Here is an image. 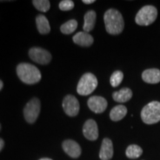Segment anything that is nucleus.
Here are the masks:
<instances>
[{
    "label": "nucleus",
    "mask_w": 160,
    "mask_h": 160,
    "mask_svg": "<svg viewBox=\"0 0 160 160\" xmlns=\"http://www.w3.org/2000/svg\"><path fill=\"white\" fill-rule=\"evenodd\" d=\"M105 29L111 35H118L124 30L125 22L122 15L116 9H109L104 14Z\"/></svg>",
    "instance_id": "nucleus-1"
},
{
    "label": "nucleus",
    "mask_w": 160,
    "mask_h": 160,
    "mask_svg": "<svg viewBox=\"0 0 160 160\" xmlns=\"http://www.w3.org/2000/svg\"><path fill=\"white\" fill-rule=\"evenodd\" d=\"M17 73L22 82L28 85H33L41 80V72L34 65L29 63H20L17 65Z\"/></svg>",
    "instance_id": "nucleus-2"
},
{
    "label": "nucleus",
    "mask_w": 160,
    "mask_h": 160,
    "mask_svg": "<svg viewBox=\"0 0 160 160\" xmlns=\"http://www.w3.org/2000/svg\"><path fill=\"white\" fill-rule=\"evenodd\" d=\"M141 119L145 124L153 125L160 121V102H151L145 105L141 111Z\"/></svg>",
    "instance_id": "nucleus-3"
},
{
    "label": "nucleus",
    "mask_w": 160,
    "mask_h": 160,
    "mask_svg": "<svg viewBox=\"0 0 160 160\" xmlns=\"http://www.w3.org/2000/svg\"><path fill=\"white\" fill-rule=\"evenodd\" d=\"M98 85V80L93 73H86L79 79L77 85V93L82 96L91 94Z\"/></svg>",
    "instance_id": "nucleus-4"
},
{
    "label": "nucleus",
    "mask_w": 160,
    "mask_h": 160,
    "mask_svg": "<svg viewBox=\"0 0 160 160\" xmlns=\"http://www.w3.org/2000/svg\"><path fill=\"white\" fill-rule=\"evenodd\" d=\"M157 9L154 6L146 5L138 11L135 21L137 25L148 26L154 22L157 17Z\"/></svg>",
    "instance_id": "nucleus-5"
},
{
    "label": "nucleus",
    "mask_w": 160,
    "mask_h": 160,
    "mask_svg": "<svg viewBox=\"0 0 160 160\" xmlns=\"http://www.w3.org/2000/svg\"><path fill=\"white\" fill-rule=\"evenodd\" d=\"M41 104L38 98H33L26 104L24 108L23 113L26 122L30 124L34 123L37 121L40 113Z\"/></svg>",
    "instance_id": "nucleus-6"
},
{
    "label": "nucleus",
    "mask_w": 160,
    "mask_h": 160,
    "mask_svg": "<svg viewBox=\"0 0 160 160\" xmlns=\"http://www.w3.org/2000/svg\"><path fill=\"white\" fill-rule=\"evenodd\" d=\"M28 55L31 60L40 65H47L52 59L51 54L47 50L39 47H34L30 49Z\"/></svg>",
    "instance_id": "nucleus-7"
},
{
    "label": "nucleus",
    "mask_w": 160,
    "mask_h": 160,
    "mask_svg": "<svg viewBox=\"0 0 160 160\" xmlns=\"http://www.w3.org/2000/svg\"><path fill=\"white\" fill-rule=\"evenodd\" d=\"M62 108L65 113L69 117H76L79 112V102L73 95H67L64 98Z\"/></svg>",
    "instance_id": "nucleus-8"
},
{
    "label": "nucleus",
    "mask_w": 160,
    "mask_h": 160,
    "mask_svg": "<svg viewBox=\"0 0 160 160\" xmlns=\"http://www.w3.org/2000/svg\"><path fill=\"white\" fill-rule=\"evenodd\" d=\"M88 106L95 113H101L107 108L108 102L104 97L93 96L88 100Z\"/></svg>",
    "instance_id": "nucleus-9"
},
{
    "label": "nucleus",
    "mask_w": 160,
    "mask_h": 160,
    "mask_svg": "<svg viewBox=\"0 0 160 160\" xmlns=\"http://www.w3.org/2000/svg\"><path fill=\"white\" fill-rule=\"evenodd\" d=\"M83 134L90 141H95L99 137V130L97 124L93 119H88L85 122L82 128Z\"/></svg>",
    "instance_id": "nucleus-10"
},
{
    "label": "nucleus",
    "mask_w": 160,
    "mask_h": 160,
    "mask_svg": "<svg viewBox=\"0 0 160 160\" xmlns=\"http://www.w3.org/2000/svg\"><path fill=\"white\" fill-rule=\"evenodd\" d=\"M62 148L64 151L67 153L69 157L72 158L79 157L82 153V149L80 145L77 142L71 139H67L62 142Z\"/></svg>",
    "instance_id": "nucleus-11"
},
{
    "label": "nucleus",
    "mask_w": 160,
    "mask_h": 160,
    "mask_svg": "<svg viewBox=\"0 0 160 160\" xmlns=\"http://www.w3.org/2000/svg\"><path fill=\"white\" fill-rule=\"evenodd\" d=\"M113 156V142L108 138H105L102 142L99 151V158L101 160H110Z\"/></svg>",
    "instance_id": "nucleus-12"
},
{
    "label": "nucleus",
    "mask_w": 160,
    "mask_h": 160,
    "mask_svg": "<svg viewBox=\"0 0 160 160\" xmlns=\"http://www.w3.org/2000/svg\"><path fill=\"white\" fill-rule=\"evenodd\" d=\"M73 42L82 47H89L93 43V38L86 32H78L73 37Z\"/></svg>",
    "instance_id": "nucleus-13"
},
{
    "label": "nucleus",
    "mask_w": 160,
    "mask_h": 160,
    "mask_svg": "<svg viewBox=\"0 0 160 160\" xmlns=\"http://www.w3.org/2000/svg\"><path fill=\"white\" fill-rule=\"evenodd\" d=\"M143 81L149 84H157L160 82V71L157 68L148 69L142 74Z\"/></svg>",
    "instance_id": "nucleus-14"
},
{
    "label": "nucleus",
    "mask_w": 160,
    "mask_h": 160,
    "mask_svg": "<svg viewBox=\"0 0 160 160\" xmlns=\"http://www.w3.org/2000/svg\"><path fill=\"white\" fill-rule=\"evenodd\" d=\"M133 96V92L128 88H124L119 90V91H116L113 93L112 97L114 101L119 103H124L129 101Z\"/></svg>",
    "instance_id": "nucleus-15"
},
{
    "label": "nucleus",
    "mask_w": 160,
    "mask_h": 160,
    "mask_svg": "<svg viewBox=\"0 0 160 160\" xmlns=\"http://www.w3.org/2000/svg\"><path fill=\"white\" fill-rule=\"evenodd\" d=\"M96 19H97V13L94 11H89L85 13L84 17L83 26V30L85 32L88 33L94 28Z\"/></svg>",
    "instance_id": "nucleus-16"
},
{
    "label": "nucleus",
    "mask_w": 160,
    "mask_h": 160,
    "mask_svg": "<svg viewBox=\"0 0 160 160\" xmlns=\"http://www.w3.org/2000/svg\"><path fill=\"white\" fill-rule=\"evenodd\" d=\"M36 23L38 31L41 34H48L51 31V26L45 16L39 14L36 18Z\"/></svg>",
    "instance_id": "nucleus-17"
},
{
    "label": "nucleus",
    "mask_w": 160,
    "mask_h": 160,
    "mask_svg": "<svg viewBox=\"0 0 160 160\" xmlns=\"http://www.w3.org/2000/svg\"><path fill=\"white\" fill-rule=\"evenodd\" d=\"M128 113L127 108L122 105H119L113 108L110 112V118L112 121L118 122L122 119Z\"/></svg>",
    "instance_id": "nucleus-18"
},
{
    "label": "nucleus",
    "mask_w": 160,
    "mask_h": 160,
    "mask_svg": "<svg viewBox=\"0 0 160 160\" xmlns=\"http://www.w3.org/2000/svg\"><path fill=\"white\" fill-rule=\"evenodd\" d=\"M143 151L142 148L137 145H131L127 148L125 154L129 159H137L142 154Z\"/></svg>",
    "instance_id": "nucleus-19"
},
{
    "label": "nucleus",
    "mask_w": 160,
    "mask_h": 160,
    "mask_svg": "<svg viewBox=\"0 0 160 160\" xmlns=\"http://www.w3.org/2000/svg\"><path fill=\"white\" fill-rule=\"evenodd\" d=\"M77 26L78 23L77 20L71 19L69 21L66 22L65 23H64L60 27V31L64 34H71L77 30Z\"/></svg>",
    "instance_id": "nucleus-20"
},
{
    "label": "nucleus",
    "mask_w": 160,
    "mask_h": 160,
    "mask_svg": "<svg viewBox=\"0 0 160 160\" xmlns=\"http://www.w3.org/2000/svg\"><path fill=\"white\" fill-rule=\"evenodd\" d=\"M124 78V74L122 71H116L112 73L111 78H110V83L112 87L116 88L119 86L122 82Z\"/></svg>",
    "instance_id": "nucleus-21"
},
{
    "label": "nucleus",
    "mask_w": 160,
    "mask_h": 160,
    "mask_svg": "<svg viewBox=\"0 0 160 160\" xmlns=\"http://www.w3.org/2000/svg\"><path fill=\"white\" fill-rule=\"evenodd\" d=\"M32 3L38 11L44 13L48 11L51 7V4L48 0H34L32 2Z\"/></svg>",
    "instance_id": "nucleus-22"
},
{
    "label": "nucleus",
    "mask_w": 160,
    "mask_h": 160,
    "mask_svg": "<svg viewBox=\"0 0 160 160\" xmlns=\"http://www.w3.org/2000/svg\"><path fill=\"white\" fill-rule=\"evenodd\" d=\"M59 8L61 11H71L74 8V2L71 0H63V1L60 2Z\"/></svg>",
    "instance_id": "nucleus-23"
},
{
    "label": "nucleus",
    "mask_w": 160,
    "mask_h": 160,
    "mask_svg": "<svg viewBox=\"0 0 160 160\" xmlns=\"http://www.w3.org/2000/svg\"><path fill=\"white\" fill-rule=\"evenodd\" d=\"M4 145H5V142H4V140L0 138V151L3 149Z\"/></svg>",
    "instance_id": "nucleus-24"
},
{
    "label": "nucleus",
    "mask_w": 160,
    "mask_h": 160,
    "mask_svg": "<svg viewBox=\"0 0 160 160\" xmlns=\"http://www.w3.org/2000/svg\"><path fill=\"white\" fill-rule=\"evenodd\" d=\"M82 2L85 4H87V5H89V4H92L95 2L94 0H82Z\"/></svg>",
    "instance_id": "nucleus-25"
},
{
    "label": "nucleus",
    "mask_w": 160,
    "mask_h": 160,
    "mask_svg": "<svg viewBox=\"0 0 160 160\" xmlns=\"http://www.w3.org/2000/svg\"><path fill=\"white\" fill-rule=\"evenodd\" d=\"M2 88H3V82L2 80H0V91L2 89Z\"/></svg>",
    "instance_id": "nucleus-26"
},
{
    "label": "nucleus",
    "mask_w": 160,
    "mask_h": 160,
    "mask_svg": "<svg viewBox=\"0 0 160 160\" xmlns=\"http://www.w3.org/2000/svg\"><path fill=\"white\" fill-rule=\"evenodd\" d=\"M39 160H53V159H49V158H42V159H40Z\"/></svg>",
    "instance_id": "nucleus-27"
},
{
    "label": "nucleus",
    "mask_w": 160,
    "mask_h": 160,
    "mask_svg": "<svg viewBox=\"0 0 160 160\" xmlns=\"http://www.w3.org/2000/svg\"><path fill=\"white\" fill-rule=\"evenodd\" d=\"M1 128H2V126H1V124H0V131H1Z\"/></svg>",
    "instance_id": "nucleus-28"
}]
</instances>
